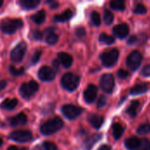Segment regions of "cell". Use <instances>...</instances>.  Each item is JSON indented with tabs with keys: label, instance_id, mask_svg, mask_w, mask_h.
<instances>
[{
	"label": "cell",
	"instance_id": "cb8c5ba5",
	"mask_svg": "<svg viewBox=\"0 0 150 150\" xmlns=\"http://www.w3.org/2000/svg\"><path fill=\"white\" fill-rule=\"evenodd\" d=\"M32 20L35 23V24H42L44 21H45V18H46V11L44 10H41V11H39L37 13H35L34 15H33L31 17Z\"/></svg>",
	"mask_w": 150,
	"mask_h": 150
},
{
	"label": "cell",
	"instance_id": "d590c367",
	"mask_svg": "<svg viewBox=\"0 0 150 150\" xmlns=\"http://www.w3.org/2000/svg\"><path fill=\"white\" fill-rule=\"evenodd\" d=\"M43 147L46 150H58V148L56 147V145L50 142H45L43 144Z\"/></svg>",
	"mask_w": 150,
	"mask_h": 150
},
{
	"label": "cell",
	"instance_id": "3957f363",
	"mask_svg": "<svg viewBox=\"0 0 150 150\" xmlns=\"http://www.w3.org/2000/svg\"><path fill=\"white\" fill-rule=\"evenodd\" d=\"M23 26V21L21 19H11L7 18L2 21L0 25L1 30L7 34H12L14 33L18 29L21 28Z\"/></svg>",
	"mask_w": 150,
	"mask_h": 150
},
{
	"label": "cell",
	"instance_id": "5b68a950",
	"mask_svg": "<svg viewBox=\"0 0 150 150\" xmlns=\"http://www.w3.org/2000/svg\"><path fill=\"white\" fill-rule=\"evenodd\" d=\"M39 90V84L35 81H30L21 85L19 92L23 98L30 99Z\"/></svg>",
	"mask_w": 150,
	"mask_h": 150
},
{
	"label": "cell",
	"instance_id": "7bdbcfd3",
	"mask_svg": "<svg viewBox=\"0 0 150 150\" xmlns=\"http://www.w3.org/2000/svg\"><path fill=\"white\" fill-rule=\"evenodd\" d=\"M47 3L48 4H50V7H52V8H57V6L59 5V4L55 1H47Z\"/></svg>",
	"mask_w": 150,
	"mask_h": 150
},
{
	"label": "cell",
	"instance_id": "74e56055",
	"mask_svg": "<svg viewBox=\"0 0 150 150\" xmlns=\"http://www.w3.org/2000/svg\"><path fill=\"white\" fill-rule=\"evenodd\" d=\"M117 75H118V77H119L120 79H126V78L128 76L129 73H128V71H127V70H125V69H120V70L118 71Z\"/></svg>",
	"mask_w": 150,
	"mask_h": 150
},
{
	"label": "cell",
	"instance_id": "f546056e",
	"mask_svg": "<svg viewBox=\"0 0 150 150\" xmlns=\"http://www.w3.org/2000/svg\"><path fill=\"white\" fill-rule=\"evenodd\" d=\"M91 21L93 23V25L98 26L101 24V18L100 15L98 11H92L91 12Z\"/></svg>",
	"mask_w": 150,
	"mask_h": 150
},
{
	"label": "cell",
	"instance_id": "836d02e7",
	"mask_svg": "<svg viewBox=\"0 0 150 150\" xmlns=\"http://www.w3.org/2000/svg\"><path fill=\"white\" fill-rule=\"evenodd\" d=\"M137 150H150V142L148 139H143L141 141V145Z\"/></svg>",
	"mask_w": 150,
	"mask_h": 150
},
{
	"label": "cell",
	"instance_id": "7dc6e473",
	"mask_svg": "<svg viewBox=\"0 0 150 150\" xmlns=\"http://www.w3.org/2000/svg\"><path fill=\"white\" fill-rule=\"evenodd\" d=\"M53 64H54V66L55 68L58 69V65H59V64H58V62H57V61H54V62H53Z\"/></svg>",
	"mask_w": 150,
	"mask_h": 150
},
{
	"label": "cell",
	"instance_id": "83f0119b",
	"mask_svg": "<svg viewBox=\"0 0 150 150\" xmlns=\"http://www.w3.org/2000/svg\"><path fill=\"white\" fill-rule=\"evenodd\" d=\"M58 41V35L54 33H47L46 37V42L49 45H54Z\"/></svg>",
	"mask_w": 150,
	"mask_h": 150
},
{
	"label": "cell",
	"instance_id": "8d00e7d4",
	"mask_svg": "<svg viewBox=\"0 0 150 150\" xmlns=\"http://www.w3.org/2000/svg\"><path fill=\"white\" fill-rule=\"evenodd\" d=\"M41 56V51L40 50H37L34 52V54L32 56V63H36L39 62L40 58Z\"/></svg>",
	"mask_w": 150,
	"mask_h": 150
},
{
	"label": "cell",
	"instance_id": "4fadbf2b",
	"mask_svg": "<svg viewBox=\"0 0 150 150\" xmlns=\"http://www.w3.org/2000/svg\"><path fill=\"white\" fill-rule=\"evenodd\" d=\"M128 33H129V27L126 23L119 24L113 27V34L120 39H123L127 37Z\"/></svg>",
	"mask_w": 150,
	"mask_h": 150
},
{
	"label": "cell",
	"instance_id": "ffe728a7",
	"mask_svg": "<svg viewBox=\"0 0 150 150\" xmlns=\"http://www.w3.org/2000/svg\"><path fill=\"white\" fill-rule=\"evenodd\" d=\"M149 87L146 83H141V84H136L130 90V94L136 96V95H141L149 91Z\"/></svg>",
	"mask_w": 150,
	"mask_h": 150
},
{
	"label": "cell",
	"instance_id": "f6af8a7d",
	"mask_svg": "<svg viewBox=\"0 0 150 150\" xmlns=\"http://www.w3.org/2000/svg\"><path fill=\"white\" fill-rule=\"evenodd\" d=\"M98 150H112V148L109 145H103Z\"/></svg>",
	"mask_w": 150,
	"mask_h": 150
},
{
	"label": "cell",
	"instance_id": "e575fe53",
	"mask_svg": "<svg viewBox=\"0 0 150 150\" xmlns=\"http://www.w3.org/2000/svg\"><path fill=\"white\" fill-rule=\"evenodd\" d=\"M76 36L78 37V38H83L86 35V31L83 27L82 26H79V27H76Z\"/></svg>",
	"mask_w": 150,
	"mask_h": 150
},
{
	"label": "cell",
	"instance_id": "ee69618b",
	"mask_svg": "<svg viewBox=\"0 0 150 150\" xmlns=\"http://www.w3.org/2000/svg\"><path fill=\"white\" fill-rule=\"evenodd\" d=\"M6 85H7V83L4 80H1L0 81V91L4 90L6 87Z\"/></svg>",
	"mask_w": 150,
	"mask_h": 150
},
{
	"label": "cell",
	"instance_id": "8fae6325",
	"mask_svg": "<svg viewBox=\"0 0 150 150\" xmlns=\"http://www.w3.org/2000/svg\"><path fill=\"white\" fill-rule=\"evenodd\" d=\"M39 78L41 81L49 82L54 79L55 77V72L53 69H51L48 66H43L39 70Z\"/></svg>",
	"mask_w": 150,
	"mask_h": 150
},
{
	"label": "cell",
	"instance_id": "d4e9b609",
	"mask_svg": "<svg viewBox=\"0 0 150 150\" xmlns=\"http://www.w3.org/2000/svg\"><path fill=\"white\" fill-rule=\"evenodd\" d=\"M124 133V127L120 123H114L112 125V134L115 140H119Z\"/></svg>",
	"mask_w": 150,
	"mask_h": 150
},
{
	"label": "cell",
	"instance_id": "bcb514c9",
	"mask_svg": "<svg viewBox=\"0 0 150 150\" xmlns=\"http://www.w3.org/2000/svg\"><path fill=\"white\" fill-rule=\"evenodd\" d=\"M7 150H19V149H18L16 146H11V147H10V148H9ZM21 150H26V149H21Z\"/></svg>",
	"mask_w": 150,
	"mask_h": 150
},
{
	"label": "cell",
	"instance_id": "f1b7e54d",
	"mask_svg": "<svg viewBox=\"0 0 150 150\" xmlns=\"http://www.w3.org/2000/svg\"><path fill=\"white\" fill-rule=\"evenodd\" d=\"M104 20L106 25H111L113 21V14L109 10H105L104 12Z\"/></svg>",
	"mask_w": 150,
	"mask_h": 150
},
{
	"label": "cell",
	"instance_id": "60d3db41",
	"mask_svg": "<svg viewBox=\"0 0 150 150\" xmlns=\"http://www.w3.org/2000/svg\"><path fill=\"white\" fill-rule=\"evenodd\" d=\"M106 98L105 97H101L98 102V108H102L106 105Z\"/></svg>",
	"mask_w": 150,
	"mask_h": 150
},
{
	"label": "cell",
	"instance_id": "9a60e30c",
	"mask_svg": "<svg viewBox=\"0 0 150 150\" xmlns=\"http://www.w3.org/2000/svg\"><path fill=\"white\" fill-rule=\"evenodd\" d=\"M58 59L61 62V64L64 67V68H69L72 65L73 62V58L72 56L68 54V53H64V52H61L58 54Z\"/></svg>",
	"mask_w": 150,
	"mask_h": 150
},
{
	"label": "cell",
	"instance_id": "4316f807",
	"mask_svg": "<svg viewBox=\"0 0 150 150\" xmlns=\"http://www.w3.org/2000/svg\"><path fill=\"white\" fill-rule=\"evenodd\" d=\"M99 41L104 44H106V45H111V44L114 43L115 40L112 36L107 35L106 33H101L99 35Z\"/></svg>",
	"mask_w": 150,
	"mask_h": 150
},
{
	"label": "cell",
	"instance_id": "ba28073f",
	"mask_svg": "<svg viewBox=\"0 0 150 150\" xmlns=\"http://www.w3.org/2000/svg\"><path fill=\"white\" fill-rule=\"evenodd\" d=\"M100 88L106 93H112L114 88V77L112 74H105L100 79Z\"/></svg>",
	"mask_w": 150,
	"mask_h": 150
},
{
	"label": "cell",
	"instance_id": "f35d334b",
	"mask_svg": "<svg viewBox=\"0 0 150 150\" xmlns=\"http://www.w3.org/2000/svg\"><path fill=\"white\" fill-rule=\"evenodd\" d=\"M33 39H35L37 40H40L43 37V33L39 30H35L33 32Z\"/></svg>",
	"mask_w": 150,
	"mask_h": 150
},
{
	"label": "cell",
	"instance_id": "6da1fadb",
	"mask_svg": "<svg viewBox=\"0 0 150 150\" xmlns=\"http://www.w3.org/2000/svg\"><path fill=\"white\" fill-rule=\"evenodd\" d=\"M62 127H63L62 120L59 117L54 118L48 121H46L45 123L41 125L40 133L44 135H50L59 131L60 129H62Z\"/></svg>",
	"mask_w": 150,
	"mask_h": 150
},
{
	"label": "cell",
	"instance_id": "1f68e13d",
	"mask_svg": "<svg viewBox=\"0 0 150 150\" xmlns=\"http://www.w3.org/2000/svg\"><path fill=\"white\" fill-rule=\"evenodd\" d=\"M134 12L136 14H145L147 12V7L142 4H138L134 9Z\"/></svg>",
	"mask_w": 150,
	"mask_h": 150
},
{
	"label": "cell",
	"instance_id": "ac0fdd59",
	"mask_svg": "<svg viewBox=\"0 0 150 150\" xmlns=\"http://www.w3.org/2000/svg\"><path fill=\"white\" fill-rule=\"evenodd\" d=\"M140 109H141V104H140V102L137 101V100H134V101H132V103L129 105V107L127 109V113L131 118H135L137 116Z\"/></svg>",
	"mask_w": 150,
	"mask_h": 150
},
{
	"label": "cell",
	"instance_id": "8992f818",
	"mask_svg": "<svg viewBox=\"0 0 150 150\" xmlns=\"http://www.w3.org/2000/svg\"><path fill=\"white\" fill-rule=\"evenodd\" d=\"M26 52V44L24 41L19 42L11 53V59L14 62H19L24 58V55Z\"/></svg>",
	"mask_w": 150,
	"mask_h": 150
},
{
	"label": "cell",
	"instance_id": "e0dca14e",
	"mask_svg": "<svg viewBox=\"0 0 150 150\" xmlns=\"http://www.w3.org/2000/svg\"><path fill=\"white\" fill-rule=\"evenodd\" d=\"M90 124L96 129H99L104 123V118L98 114H91L88 117Z\"/></svg>",
	"mask_w": 150,
	"mask_h": 150
},
{
	"label": "cell",
	"instance_id": "52a82bcc",
	"mask_svg": "<svg viewBox=\"0 0 150 150\" xmlns=\"http://www.w3.org/2000/svg\"><path fill=\"white\" fill-rule=\"evenodd\" d=\"M142 54L139 52V51H133L128 56H127V67L134 71L136 70L141 63H142Z\"/></svg>",
	"mask_w": 150,
	"mask_h": 150
},
{
	"label": "cell",
	"instance_id": "c3c4849f",
	"mask_svg": "<svg viewBox=\"0 0 150 150\" xmlns=\"http://www.w3.org/2000/svg\"><path fill=\"white\" fill-rule=\"evenodd\" d=\"M2 145H3V140H2V139L0 138V147H1Z\"/></svg>",
	"mask_w": 150,
	"mask_h": 150
},
{
	"label": "cell",
	"instance_id": "7402d4cb",
	"mask_svg": "<svg viewBox=\"0 0 150 150\" xmlns=\"http://www.w3.org/2000/svg\"><path fill=\"white\" fill-rule=\"evenodd\" d=\"M18 105V100L16 98H7L2 102L0 107L4 110H12Z\"/></svg>",
	"mask_w": 150,
	"mask_h": 150
},
{
	"label": "cell",
	"instance_id": "484cf974",
	"mask_svg": "<svg viewBox=\"0 0 150 150\" xmlns=\"http://www.w3.org/2000/svg\"><path fill=\"white\" fill-rule=\"evenodd\" d=\"M110 6L112 9L116 10V11H125L126 9V4L125 2L122 0H115V1H112L110 3Z\"/></svg>",
	"mask_w": 150,
	"mask_h": 150
},
{
	"label": "cell",
	"instance_id": "277c9868",
	"mask_svg": "<svg viewBox=\"0 0 150 150\" xmlns=\"http://www.w3.org/2000/svg\"><path fill=\"white\" fill-rule=\"evenodd\" d=\"M119 50L116 48H111L103 52L100 55L102 63L105 67H112L118 61L119 58Z\"/></svg>",
	"mask_w": 150,
	"mask_h": 150
},
{
	"label": "cell",
	"instance_id": "44dd1931",
	"mask_svg": "<svg viewBox=\"0 0 150 150\" xmlns=\"http://www.w3.org/2000/svg\"><path fill=\"white\" fill-rule=\"evenodd\" d=\"M19 4L24 10H33L40 4V0H20Z\"/></svg>",
	"mask_w": 150,
	"mask_h": 150
},
{
	"label": "cell",
	"instance_id": "7a4b0ae2",
	"mask_svg": "<svg viewBox=\"0 0 150 150\" xmlns=\"http://www.w3.org/2000/svg\"><path fill=\"white\" fill-rule=\"evenodd\" d=\"M61 83L65 90L69 91H74L79 85L80 77L77 75L72 73H66L62 77Z\"/></svg>",
	"mask_w": 150,
	"mask_h": 150
},
{
	"label": "cell",
	"instance_id": "5bb4252c",
	"mask_svg": "<svg viewBox=\"0 0 150 150\" xmlns=\"http://www.w3.org/2000/svg\"><path fill=\"white\" fill-rule=\"evenodd\" d=\"M101 138H102V135L99 134H93V135L90 136V137H89L88 139H86V140L84 141V142H83V147L84 150L91 149L93 148V146H94L98 141H100Z\"/></svg>",
	"mask_w": 150,
	"mask_h": 150
},
{
	"label": "cell",
	"instance_id": "2e32d148",
	"mask_svg": "<svg viewBox=\"0 0 150 150\" xmlns=\"http://www.w3.org/2000/svg\"><path fill=\"white\" fill-rule=\"evenodd\" d=\"M27 122V117L25 113L21 112L16 116H14L13 118L11 119L10 123L11 127H17V126H22L26 124Z\"/></svg>",
	"mask_w": 150,
	"mask_h": 150
},
{
	"label": "cell",
	"instance_id": "30bf717a",
	"mask_svg": "<svg viewBox=\"0 0 150 150\" xmlns=\"http://www.w3.org/2000/svg\"><path fill=\"white\" fill-rule=\"evenodd\" d=\"M62 112L67 119L74 120L82 113L83 109L74 105H66L62 108Z\"/></svg>",
	"mask_w": 150,
	"mask_h": 150
},
{
	"label": "cell",
	"instance_id": "ab89813d",
	"mask_svg": "<svg viewBox=\"0 0 150 150\" xmlns=\"http://www.w3.org/2000/svg\"><path fill=\"white\" fill-rule=\"evenodd\" d=\"M142 75L144 76H150V64L146 65L142 70Z\"/></svg>",
	"mask_w": 150,
	"mask_h": 150
},
{
	"label": "cell",
	"instance_id": "b9f144b4",
	"mask_svg": "<svg viewBox=\"0 0 150 150\" xmlns=\"http://www.w3.org/2000/svg\"><path fill=\"white\" fill-rule=\"evenodd\" d=\"M137 42V37L136 36H131L129 39H128V40H127V44L128 45H134V44H135Z\"/></svg>",
	"mask_w": 150,
	"mask_h": 150
},
{
	"label": "cell",
	"instance_id": "d6986e66",
	"mask_svg": "<svg viewBox=\"0 0 150 150\" xmlns=\"http://www.w3.org/2000/svg\"><path fill=\"white\" fill-rule=\"evenodd\" d=\"M140 145H141V140L135 136L130 137L127 139L125 142V146L129 150H137L139 149Z\"/></svg>",
	"mask_w": 150,
	"mask_h": 150
},
{
	"label": "cell",
	"instance_id": "4dcf8cb0",
	"mask_svg": "<svg viewBox=\"0 0 150 150\" xmlns=\"http://www.w3.org/2000/svg\"><path fill=\"white\" fill-rule=\"evenodd\" d=\"M150 132V124H144L142 125L141 127H139V128L137 129V134H139L140 135H144L147 134Z\"/></svg>",
	"mask_w": 150,
	"mask_h": 150
},
{
	"label": "cell",
	"instance_id": "d6a6232c",
	"mask_svg": "<svg viewBox=\"0 0 150 150\" xmlns=\"http://www.w3.org/2000/svg\"><path fill=\"white\" fill-rule=\"evenodd\" d=\"M9 69H10L11 74L12 76H14L22 75V74L24 73V71H25V69H24L23 67H22V68H19V69H17V68H15L14 66H10Z\"/></svg>",
	"mask_w": 150,
	"mask_h": 150
},
{
	"label": "cell",
	"instance_id": "9c48e42d",
	"mask_svg": "<svg viewBox=\"0 0 150 150\" xmlns=\"http://www.w3.org/2000/svg\"><path fill=\"white\" fill-rule=\"evenodd\" d=\"M10 138L17 142H28L33 139V135L30 131L27 130H18L14 131L10 134Z\"/></svg>",
	"mask_w": 150,
	"mask_h": 150
},
{
	"label": "cell",
	"instance_id": "681fc988",
	"mask_svg": "<svg viewBox=\"0 0 150 150\" xmlns=\"http://www.w3.org/2000/svg\"><path fill=\"white\" fill-rule=\"evenodd\" d=\"M3 5V1L2 0H0V8H1V6Z\"/></svg>",
	"mask_w": 150,
	"mask_h": 150
},
{
	"label": "cell",
	"instance_id": "7c38bea8",
	"mask_svg": "<svg viewBox=\"0 0 150 150\" xmlns=\"http://www.w3.org/2000/svg\"><path fill=\"white\" fill-rule=\"evenodd\" d=\"M97 93H98L97 87L95 85H93V84H89L87 86V88L85 89L84 92H83L84 100L89 104L92 103L97 98Z\"/></svg>",
	"mask_w": 150,
	"mask_h": 150
},
{
	"label": "cell",
	"instance_id": "603a6c76",
	"mask_svg": "<svg viewBox=\"0 0 150 150\" xmlns=\"http://www.w3.org/2000/svg\"><path fill=\"white\" fill-rule=\"evenodd\" d=\"M72 15H73L72 11H70V10H66V11H64L62 13L54 16V20L55 22H65V21L69 20V18H71Z\"/></svg>",
	"mask_w": 150,
	"mask_h": 150
}]
</instances>
